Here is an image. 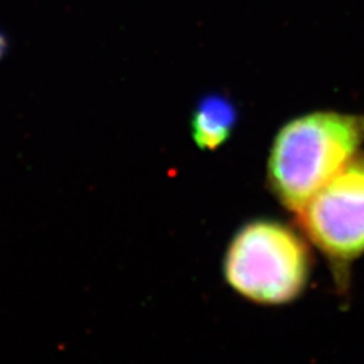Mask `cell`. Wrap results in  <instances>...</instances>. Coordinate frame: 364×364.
<instances>
[{"label":"cell","instance_id":"6da1fadb","mask_svg":"<svg viewBox=\"0 0 364 364\" xmlns=\"http://www.w3.org/2000/svg\"><path fill=\"white\" fill-rule=\"evenodd\" d=\"M363 142L360 115L321 111L291 120L278 132L270 151V189L282 205L297 213Z\"/></svg>","mask_w":364,"mask_h":364},{"label":"cell","instance_id":"3957f363","mask_svg":"<svg viewBox=\"0 0 364 364\" xmlns=\"http://www.w3.org/2000/svg\"><path fill=\"white\" fill-rule=\"evenodd\" d=\"M299 228L326 258L344 264L364 252V153H356L311 196Z\"/></svg>","mask_w":364,"mask_h":364},{"label":"cell","instance_id":"7a4b0ae2","mask_svg":"<svg viewBox=\"0 0 364 364\" xmlns=\"http://www.w3.org/2000/svg\"><path fill=\"white\" fill-rule=\"evenodd\" d=\"M311 252L284 224L258 220L235 235L224 260L228 285L245 299L279 305L297 299L308 284Z\"/></svg>","mask_w":364,"mask_h":364},{"label":"cell","instance_id":"5b68a950","mask_svg":"<svg viewBox=\"0 0 364 364\" xmlns=\"http://www.w3.org/2000/svg\"><path fill=\"white\" fill-rule=\"evenodd\" d=\"M6 50H7V41L4 38V36L0 33V58L4 55Z\"/></svg>","mask_w":364,"mask_h":364},{"label":"cell","instance_id":"277c9868","mask_svg":"<svg viewBox=\"0 0 364 364\" xmlns=\"http://www.w3.org/2000/svg\"><path fill=\"white\" fill-rule=\"evenodd\" d=\"M236 108L221 96H208L200 102L192 117V136L201 150H216L232 134Z\"/></svg>","mask_w":364,"mask_h":364}]
</instances>
